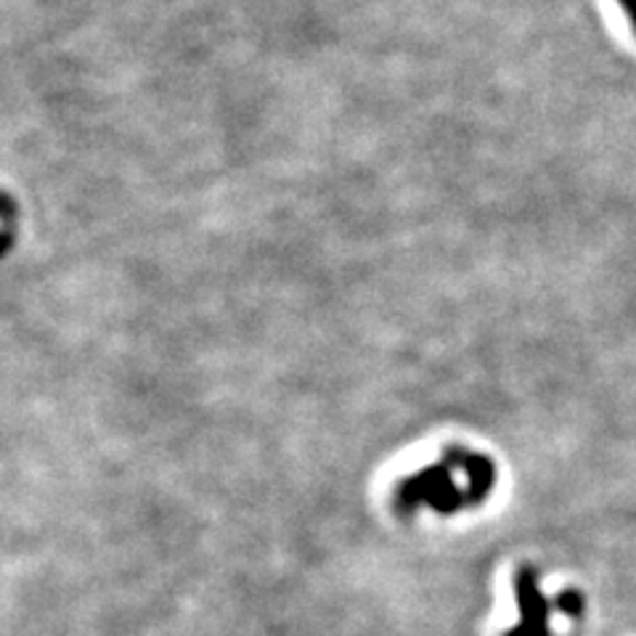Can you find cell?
Segmentation results:
<instances>
[{"label":"cell","instance_id":"1","mask_svg":"<svg viewBox=\"0 0 636 636\" xmlns=\"http://www.w3.org/2000/svg\"><path fill=\"white\" fill-rule=\"evenodd\" d=\"M518 600L520 613H523V623L514 628L509 636H549V602L538 591V578L533 570H523L518 576Z\"/></svg>","mask_w":636,"mask_h":636},{"label":"cell","instance_id":"2","mask_svg":"<svg viewBox=\"0 0 636 636\" xmlns=\"http://www.w3.org/2000/svg\"><path fill=\"white\" fill-rule=\"evenodd\" d=\"M559 607H563L565 615H570V618H578L583 610V597L578 594V591H563V597L557 600Z\"/></svg>","mask_w":636,"mask_h":636},{"label":"cell","instance_id":"3","mask_svg":"<svg viewBox=\"0 0 636 636\" xmlns=\"http://www.w3.org/2000/svg\"><path fill=\"white\" fill-rule=\"evenodd\" d=\"M621 5L626 9V14H628V19H632V24L636 30V0H621Z\"/></svg>","mask_w":636,"mask_h":636}]
</instances>
